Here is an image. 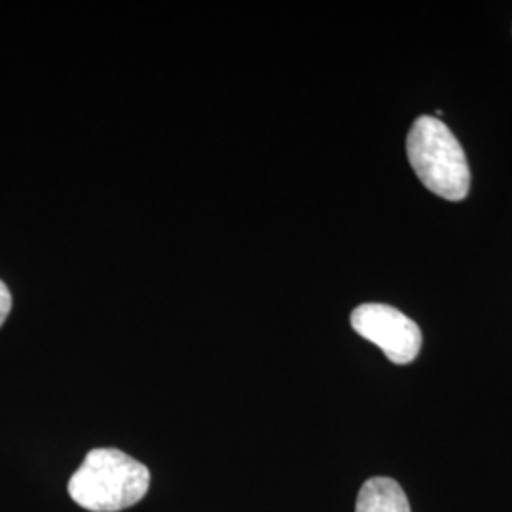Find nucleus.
I'll use <instances>...</instances> for the list:
<instances>
[{
	"label": "nucleus",
	"mask_w": 512,
	"mask_h": 512,
	"mask_svg": "<svg viewBox=\"0 0 512 512\" xmlns=\"http://www.w3.org/2000/svg\"><path fill=\"white\" fill-rule=\"evenodd\" d=\"M147 467L116 448H95L69 480V495L90 512H120L145 499Z\"/></svg>",
	"instance_id": "obj_1"
},
{
	"label": "nucleus",
	"mask_w": 512,
	"mask_h": 512,
	"mask_svg": "<svg viewBox=\"0 0 512 512\" xmlns=\"http://www.w3.org/2000/svg\"><path fill=\"white\" fill-rule=\"evenodd\" d=\"M410 165L427 190L450 202L467 198L471 169L456 135L435 116H420L408 133Z\"/></svg>",
	"instance_id": "obj_2"
},
{
	"label": "nucleus",
	"mask_w": 512,
	"mask_h": 512,
	"mask_svg": "<svg viewBox=\"0 0 512 512\" xmlns=\"http://www.w3.org/2000/svg\"><path fill=\"white\" fill-rule=\"evenodd\" d=\"M351 327L382 349L395 365L412 363L421 349V330L416 321L387 304H363L351 313Z\"/></svg>",
	"instance_id": "obj_3"
},
{
	"label": "nucleus",
	"mask_w": 512,
	"mask_h": 512,
	"mask_svg": "<svg viewBox=\"0 0 512 512\" xmlns=\"http://www.w3.org/2000/svg\"><path fill=\"white\" fill-rule=\"evenodd\" d=\"M355 512H410V503L397 480L376 476L363 484Z\"/></svg>",
	"instance_id": "obj_4"
},
{
	"label": "nucleus",
	"mask_w": 512,
	"mask_h": 512,
	"mask_svg": "<svg viewBox=\"0 0 512 512\" xmlns=\"http://www.w3.org/2000/svg\"><path fill=\"white\" fill-rule=\"evenodd\" d=\"M10 310H12V294H10V289L6 287V283L0 279V327L8 319Z\"/></svg>",
	"instance_id": "obj_5"
}]
</instances>
